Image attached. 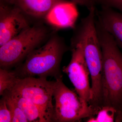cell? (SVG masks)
<instances>
[{"mask_svg":"<svg viewBox=\"0 0 122 122\" xmlns=\"http://www.w3.org/2000/svg\"><path fill=\"white\" fill-rule=\"evenodd\" d=\"M97 30L102 51V106L114 107L115 121L122 122V53L115 41L98 23Z\"/></svg>","mask_w":122,"mask_h":122,"instance_id":"6da1fadb","label":"cell"},{"mask_svg":"<svg viewBox=\"0 0 122 122\" xmlns=\"http://www.w3.org/2000/svg\"><path fill=\"white\" fill-rule=\"evenodd\" d=\"M96 7L89 12L75 28L71 44H81L91 79L92 98L90 105L94 107L101 106L102 51L96 26Z\"/></svg>","mask_w":122,"mask_h":122,"instance_id":"7a4b0ae2","label":"cell"},{"mask_svg":"<svg viewBox=\"0 0 122 122\" xmlns=\"http://www.w3.org/2000/svg\"><path fill=\"white\" fill-rule=\"evenodd\" d=\"M69 49L64 39L55 34L42 46L33 51L22 64L12 71L19 78L35 76L62 78L61 62L63 55Z\"/></svg>","mask_w":122,"mask_h":122,"instance_id":"3957f363","label":"cell"},{"mask_svg":"<svg viewBox=\"0 0 122 122\" xmlns=\"http://www.w3.org/2000/svg\"><path fill=\"white\" fill-rule=\"evenodd\" d=\"M50 33L46 26L39 22L30 25L0 46V68L8 70L25 60L48 39Z\"/></svg>","mask_w":122,"mask_h":122,"instance_id":"277c9868","label":"cell"},{"mask_svg":"<svg viewBox=\"0 0 122 122\" xmlns=\"http://www.w3.org/2000/svg\"><path fill=\"white\" fill-rule=\"evenodd\" d=\"M53 96L55 104L53 122H79L95 116L98 111L67 87L62 78L56 79Z\"/></svg>","mask_w":122,"mask_h":122,"instance_id":"5b68a950","label":"cell"},{"mask_svg":"<svg viewBox=\"0 0 122 122\" xmlns=\"http://www.w3.org/2000/svg\"><path fill=\"white\" fill-rule=\"evenodd\" d=\"M56 80L46 78L28 77L17 79L9 91L15 92L30 100L44 112L49 122H53L54 105L52 103Z\"/></svg>","mask_w":122,"mask_h":122,"instance_id":"8992f818","label":"cell"},{"mask_svg":"<svg viewBox=\"0 0 122 122\" xmlns=\"http://www.w3.org/2000/svg\"><path fill=\"white\" fill-rule=\"evenodd\" d=\"M71 58L70 63L62 69L68 75L75 91L82 100L89 104L92 98L89 70L85 60L82 46L79 44H71Z\"/></svg>","mask_w":122,"mask_h":122,"instance_id":"52a82bcc","label":"cell"},{"mask_svg":"<svg viewBox=\"0 0 122 122\" xmlns=\"http://www.w3.org/2000/svg\"><path fill=\"white\" fill-rule=\"evenodd\" d=\"M29 18L14 5L0 1V46L30 26Z\"/></svg>","mask_w":122,"mask_h":122,"instance_id":"ba28073f","label":"cell"},{"mask_svg":"<svg viewBox=\"0 0 122 122\" xmlns=\"http://www.w3.org/2000/svg\"><path fill=\"white\" fill-rule=\"evenodd\" d=\"M96 16L97 22L112 36L122 50V13L102 5L99 10H96Z\"/></svg>","mask_w":122,"mask_h":122,"instance_id":"9c48e42d","label":"cell"},{"mask_svg":"<svg viewBox=\"0 0 122 122\" xmlns=\"http://www.w3.org/2000/svg\"><path fill=\"white\" fill-rule=\"evenodd\" d=\"M76 6L70 0H63L53 7L44 20L56 28L73 27L76 17Z\"/></svg>","mask_w":122,"mask_h":122,"instance_id":"30bf717a","label":"cell"},{"mask_svg":"<svg viewBox=\"0 0 122 122\" xmlns=\"http://www.w3.org/2000/svg\"><path fill=\"white\" fill-rule=\"evenodd\" d=\"M63 0H10L28 17L45 19L53 7Z\"/></svg>","mask_w":122,"mask_h":122,"instance_id":"8fae6325","label":"cell"},{"mask_svg":"<svg viewBox=\"0 0 122 122\" xmlns=\"http://www.w3.org/2000/svg\"><path fill=\"white\" fill-rule=\"evenodd\" d=\"M5 92L8 94L22 110L29 122H49L44 112L30 100L15 92L7 90Z\"/></svg>","mask_w":122,"mask_h":122,"instance_id":"7c38bea8","label":"cell"},{"mask_svg":"<svg viewBox=\"0 0 122 122\" xmlns=\"http://www.w3.org/2000/svg\"><path fill=\"white\" fill-rule=\"evenodd\" d=\"M116 111L111 106H103L99 109L96 115L86 119L87 122H115Z\"/></svg>","mask_w":122,"mask_h":122,"instance_id":"4fadbf2b","label":"cell"},{"mask_svg":"<svg viewBox=\"0 0 122 122\" xmlns=\"http://www.w3.org/2000/svg\"><path fill=\"white\" fill-rule=\"evenodd\" d=\"M2 96V98L5 100L7 107L11 112L12 122H29L22 110L7 92H5Z\"/></svg>","mask_w":122,"mask_h":122,"instance_id":"5bb4252c","label":"cell"},{"mask_svg":"<svg viewBox=\"0 0 122 122\" xmlns=\"http://www.w3.org/2000/svg\"><path fill=\"white\" fill-rule=\"evenodd\" d=\"M18 78L12 71L0 69V95L2 96L5 91L11 90Z\"/></svg>","mask_w":122,"mask_h":122,"instance_id":"9a60e30c","label":"cell"},{"mask_svg":"<svg viewBox=\"0 0 122 122\" xmlns=\"http://www.w3.org/2000/svg\"><path fill=\"white\" fill-rule=\"evenodd\" d=\"M12 115L5 100L3 98L0 101V122H12Z\"/></svg>","mask_w":122,"mask_h":122,"instance_id":"2e32d148","label":"cell"},{"mask_svg":"<svg viewBox=\"0 0 122 122\" xmlns=\"http://www.w3.org/2000/svg\"><path fill=\"white\" fill-rule=\"evenodd\" d=\"M99 4L111 7L122 13V0H99Z\"/></svg>","mask_w":122,"mask_h":122,"instance_id":"e0dca14e","label":"cell"},{"mask_svg":"<svg viewBox=\"0 0 122 122\" xmlns=\"http://www.w3.org/2000/svg\"><path fill=\"white\" fill-rule=\"evenodd\" d=\"M76 5H81L86 7L89 10L92 7H96L99 4V0H69Z\"/></svg>","mask_w":122,"mask_h":122,"instance_id":"ac0fdd59","label":"cell"},{"mask_svg":"<svg viewBox=\"0 0 122 122\" xmlns=\"http://www.w3.org/2000/svg\"><path fill=\"white\" fill-rule=\"evenodd\" d=\"M1 1H4V2H7V3H9L10 1V0H0Z\"/></svg>","mask_w":122,"mask_h":122,"instance_id":"d6986e66","label":"cell"}]
</instances>
